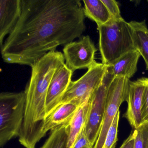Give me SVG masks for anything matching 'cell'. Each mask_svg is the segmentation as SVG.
Masks as SVG:
<instances>
[{
    "mask_svg": "<svg viewBox=\"0 0 148 148\" xmlns=\"http://www.w3.org/2000/svg\"><path fill=\"white\" fill-rule=\"evenodd\" d=\"M93 147L94 145L91 143L86 136L84 127L77 138L72 148H93Z\"/></svg>",
    "mask_w": 148,
    "mask_h": 148,
    "instance_id": "obj_21",
    "label": "cell"
},
{
    "mask_svg": "<svg viewBox=\"0 0 148 148\" xmlns=\"http://www.w3.org/2000/svg\"><path fill=\"white\" fill-rule=\"evenodd\" d=\"M145 87V77L130 81L126 101L128 108L124 115L128 122L135 129L142 123V108Z\"/></svg>",
    "mask_w": 148,
    "mask_h": 148,
    "instance_id": "obj_10",
    "label": "cell"
},
{
    "mask_svg": "<svg viewBox=\"0 0 148 148\" xmlns=\"http://www.w3.org/2000/svg\"><path fill=\"white\" fill-rule=\"evenodd\" d=\"M90 109V101L79 106L68 125L66 148H72L82 130L84 128Z\"/></svg>",
    "mask_w": 148,
    "mask_h": 148,
    "instance_id": "obj_14",
    "label": "cell"
},
{
    "mask_svg": "<svg viewBox=\"0 0 148 148\" xmlns=\"http://www.w3.org/2000/svg\"><path fill=\"white\" fill-rule=\"evenodd\" d=\"M119 117L120 112L119 111L108 130L102 148H115L118 140V128Z\"/></svg>",
    "mask_w": 148,
    "mask_h": 148,
    "instance_id": "obj_18",
    "label": "cell"
},
{
    "mask_svg": "<svg viewBox=\"0 0 148 148\" xmlns=\"http://www.w3.org/2000/svg\"><path fill=\"white\" fill-rule=\"evenodd\" d=\"M84 5V12L85 17L95 21L97 27L109 22L110 15L102 0L83 1Z\"/></svg>",
    "mask_w": 148,
    "mask_h": 148,
    "instance_id": "obj_16",
    "label": "cell"
},
{
    "mask_svg": "<svg viewBox=\"0 0 148 148\" xmlns=\"http://www.w3.org/2000/svg\"><path fill=\"white\" fill-rule=\"evenodd\" d=\"M145 87L142 108V124L148 122V78L145 77Z\"/></svg>",
    "mask_w": 148,
    "mask_h": 148,
    "instance_id": "obj_22",
    "label": "cell"
},
{
    "mask_svg": "<svg viewBox=\"0 0 148 148\" xmlns=\"http://www.w3.org/2000/svg\"><path fill=\"white\" fill-rule=\"evenodd\" d=\"M134 148H148V122L135 129Z\"/></svg>",
    "mask_w": 148,
    "mask_h": 148,
    "instance_id": "obj_19",
    "label": "cell"
},
{
    "mask_svg": "<svg viewBox=\"0 0 148 148\" xmlns=\"http://www.w3.org/2000/svg\"><path fill=\"white\" fill-rule=\"evenodd\" d=\"M130 79L125 77H114L107 92L105 109L101 130L93 148H102L106 137L122 103L126 101Z\"/></svg>",
    "mask_w": 148,
    "mask_h": 148,
    "instance_id": "obj_6",
    "label": "cell"
},
{
    "mask_svg": "<svg viewBox=\"0 0 148 148\" xmlns=\"http://www.w3.org/2000/svg\"><path fill=\"white\" fill-rule=\"evenodd\" d=\"M132 32L133 42L136 50L138 51L145 62L148 70V28L145 21L129 22Z\"/></svg>",
    "mask_w": 148,
    "mask_h": 148,
    "instance_id": "obj_15",
    "label": "cell"
},
{
    "mask_svg": "<svg viewBox=\"0 0 148 148\" xmlns=\"http://www.w3.org/2000/svg\"><path fill=\"white\" fill-rule=\"evenodd\" d=\"M97 29L99 33V47L103 64L110 65L124 54L136 50L131 27L123 18L111 19Z\"/></svg>",
    "mask_w": 148,
    "mask_h": 148,
    "instance_id": "obj_3",
    "label": "cell"
},
{
    "mask_svg": "<svg viewBox=\"0 0 148 148\" xmlns=\"http://www.w3.org/2000/svg\"><path fill=\"white\" fill-rule=\"evenodd\" d=\"M64 54L55 51L47 53L32 66L31 78L25 92V116L19 141L26 148H35L44 137L46 101L50 83L59 67L65 64Z\"/></svg>",
    "mask_w": 148,
    "mask_h": 148,
    "instance_id": "obj_2",
    "label": "cell"
},
{
    "mask_svg": "<svg viewBox=\"0 0 148 148\" xmlns=\"http://www.w3.org/2000/svg\"><path fill=\"white\" fill-rule=\"evenodd\" d=\"M107 69V65L95 61L84 75L76 81H71L61 103H69L78 107L86 103L101 84Z\"/></svg>",
    "mask_w": 148,
    "mask_h": 148,
    "instance_id": "obj_5",
    "label": "cell"
},
{
    "mask_svg": "<svg viewBox=\"0 0 148 148\" xmlns=\"http://www.w3.org/2000/svg\"><path fill=\"white\" fill-rule=\"evenodd\" d=\"M21 0H0V46L4 38L12 31L21 14Z\"/></svg>",
    "mask_w": 148,
    "mask_h": 148,
    "instance_id": "obj_11",
    "label": "cell"
},
{
    "mask_svg": "<svg viewBox=\"0 0 148 148\" xmlns=\"http://www.w3.org/2000/svg\"><path fill=\"white\" fill-rule=\"evenodd\" d=\"M68 125H60L51 130L49 137L40 148H66Z\"/></svg>",
    "mask_w": 148,
    "mask_h": 148,
    "instance_id": "obj_17",
    "label": "cell"
},
{
    "mask_svg": "<svg viewBox=\"0 0 148 148\" xmlns=\"http://www.w3.org/2000/svg\"><path fill=\"white\" fill-rule=\"evenodd\" d=\"M114 78L107 66L103 81L90 99V109L85 129L87 137L94 146L102 126L108 89Z\"/></svg>",
    "mask_w": 148,
    "mask_h": 148,
    "instance_id": "obj_7",
    "label": "cell"
},
{
    "mask_svg": "<svg viewBox=\"0 0 148 148\" xmlns=\"http://www.w3.org/2000/svg\"><path fill=\"white\" fill-rule=\"evenodd\" d=\"M73 72L65 64L58 68L49 86L46 101V118L61 104L70 83Z\"/></svg>",
    "mask_w": 148,
    "mask_h": 148,
    "instance_id": "obj_9",
    "label": "cell"
},
{
    "mask_svg": "<svg viewBox=\"0 0 148 148\" xmlns=\"http://www.w3.org/2000/svg\"><path fill=\"white\" fill-rule=\"evenodd\" d=\"M25 91L0 94V147L18 136L25 116Z\"/></svg>",
    "mask_w": 148,
    "mask_h": 148,
    "instance_id": "obj_4",
    "label": "cell"
},
{
    "mask_svg": "<svg viewBox=\"0 0 148 148\" xmlns=\"http://www.w3.org/2000/svg\"><path fill=\"white\" fill-rule=\"evenodd\" d=\"M102 1L108 10L111 19L119 20L123 19L117 1L115 0H102Z\"/></svg>",
    "mask_w": 148,
    "mask_h": 148,
    "instance_id": "obj_20",
    "label": "cell"
},
{
    "mask_svg": "<svg viewBox=\"0 0 148 148\" xmlns=\"http://www.w3.org/2000/svg\"><path fill=\"white\" fill-rule=\"evenodd\" d=\"M97 51L90 36H84L65 45L63 52L66 65L73 72L78 69H88L95 61Z\"/></svg>",
    "mask_w": 148,
    "mask_h": 148,
    "instance_id": "obj_8",
    "label": "cell"
},
{
    "mask_svg": "<svg viewBox=\"0 0 148 148\" xmlns=\"http://www.w3.org/2000/svg\"><path fill=\"white\" fill-rule=\"evenodd\" d=\"M141 55L138 51L132 50L123 55L108 67L114 77H132L137 71L138 60Z\"/></svg>",
    "mask_w": 148,
    "mask_h": 148,
    "instance_id": "obj_12",
    "label": "cell"
},
{
    "mask_svg": "<svg viewBox=\"0 0 148 148\" xmlns=\"http://www.w3.org/2000/svg\"><path fill=\"white\" fill-rule=\"evenodd\" d=\"M79 107L69 103H63L45 119L43 126L44 136L49 130L62 125H69Z\"/></svg>",
    "mask_w": 148,
    "mask_h": 148,
    "instance_id": "obj_13",
    "label": "cell"
},
{
    "mask_svg": "<svg viewBox=\"0 0 148 148\" xmlns=\"http://www.w3.org/2000/svg\"><path fill=\"white\" fill-rule=\"evenodd\" d=\"M136 132L133 131L129 136L123 142L119 148H134Z\"/></svg>",
    "mask_w": 148,
    "mask_h": 148,
    "instance_id": "obj_23",
    "label": "cell"
},
{
    "mask_svg": "<svg viewBox=\"0 0 148 148\" xmlns=\"http://www.w3.org/2000/svg\"><path fill=\"white\" fill-rule=\"evenodd\" d=\"M20 16L1 47L3 60L32 67L45 55L81 37L86 29L79 0H21Z\"/></svg>",
    "mask_w": 148,
    "mask_h": 148,
    "instance_id": "obj_1",
    "label": "cell"
}]
</instances>
